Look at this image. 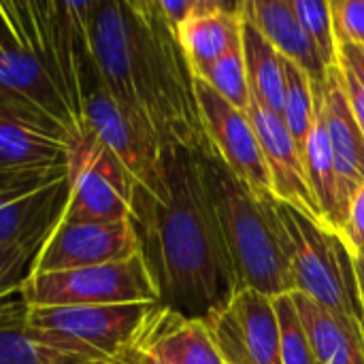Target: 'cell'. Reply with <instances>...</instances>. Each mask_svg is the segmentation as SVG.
<instances>
[{"instance_id": "29", "label": "cell", "mask_w": 364, "mask_h": 364, "mask_svg": "<svg viewBox=\"0 0 364 364\" xmlns=\"http://www.w3.org/2000/svg\"><path fill=\"white\" fill-rule=\"evenodd\" d=\"M339 235L343 237V241L352 254H356L364 245V186H360V190L354 194L350 209H348L346 224Z\"/></svg>"}, {"instance_id": "16", "label": "cell", "mask_w": 364, "mask_h": 364, "mask_svg": "<svg viewBox=\"0 0 364 364\" xmlns=\"http://www.w3.org/2000/svg\"><path fill=\"white\" fill-rule=\"evenodd\" d=\"M320 109L337 166L339 205L346 224L350 203L364 186V134L343 90L339 66L328 70V79L320 87Z\"/></svg>"}, {"instance_id": "24", "label": "cell", "mask_w": 364, "mask_h": 364, "mask_svg": "<svg viewBox=\"0 0 364 364\" xmlns=\"http://www.w3.org/2000/svg\"><path fill=\"white\" fill-rule=\"evenodd\" d=\"M286 70V105H284V122L303 156L309 130L314 126L316 107H314V85L311 79L292 62L284 60Z\"/></svg>"}, {"instance_id": "28", "label": "cell", "mask_w": 364, "mask_h": 364, "mask_svg": "<svg viewBox=\"0 0 364 364\" xmlns=\"http://www.w3.org/2000/svg\"><path fill=\"white\" fill-rule=\"evenodd\" d=\"M337 41L364 49V0H331Z\"/></svg>"}, {"instance_id": "26", "label": "cell", "mask_w": 364, "mask_h": 364, "mask_svg": "<svg viewBox=\"0 0 364 364\" xmlns=\"http://www.w3.org/2000/svg\"><path fill=\"white\" fill-rule=\"evenodd\" d=\"M277 324H279V352L282 364H320L309 335L299 318L294 301L290 294H282L273 299Z\"/></svg>"}, {"instance_id": "20", "label": "cell", "mask_w": 364, "mask_h": 364, "mask_svg": "<svg viewBox=\"0 0 364 364\" xmlns=\"http://www.w3.org/2000/svg\"><path fill=\"white\" fill-rule=\"evenodd\" d=\"M290 296L320 364H364V333L358 326L301 292Z\"/></svg>"}, {"instance_id": "21", "label": "cell", "mask_w": 364, "mask_h": 364, "mask_svg": "<svg viewBox=\"0 0 364 364\" xmlns=\"http://www.w3.org/2000/svg\"><path fill=\"white\" fill-rule=\"evenodd\" d=\"M314 107H316V117L303 149V164L324 224L335 232H341L343 213L339 205V179H337V166H335L331 141L320 109V87H314Z\"/></svg>"}, {"instance_id": "30", "label": "cell", "mask_w": 364, "mask_h": 364, "mask_svg": "<svg viewBox=\"0 0 364 364\" xmlns=\"http://www.w3.org/2000/svg\"><path fill=\"white\" fill-rule=\"evenodd\" d=\"M337 66L350 73L364 94V49L358 45L337 41Z\"/></svg>"}, {"instance_id": "27", "label": "cell", "mask_w": 364, "mask_h": 364, "mask_svg": "<svg viewBox=\"0 0 364 364\" xmlns=\"http://www.w3.org/2000/svg\"><path fill=\"white\" fill-rule=\"evenodd\" d=\"M290 2L301 26L316 43L326 66L328 68L337 66V36H335L331 2L328 0H290Z\"/></svg>"}, {"instance_id": "6", "label": "cell", "mask_w": 364, "mask_h": 364, "mask_svg": "<svg viewBox=\"0 0 364 364\" xmlns=\"http://www.w3.org/2000/svg\"><path fill=\"white\" fill-rule=\"evenodd\" d=\"M26 307H90V305H154L158 286L143 254L128 260L73 271L28 275L21 286Z\"/></svg>"}, {"instance_id": "22", "label": "cell", "mask_w": 364, "mask_h": 364, "mask_svg": "<svg viewBox=\"0 0 364 364\" xmlns=\"http://www.w3.org/2000/svg\"><path fill=\"white\" fill-rule=\"evenodd\" d=\"M243 17V15H241ZM241 45L252 96L273 113H284L286 105V70L284 58L262 36V32L245 17L241 21Z\"/></svg>"}, {"instance_id": "19", "label": "cell", "mask_w": 364, "mask_h": 364, "mask_svg": "<svg viewBox=\"0 0 364 364\" xmlns=\"http://www.w3.org/2000/svg\"><path fill=\"white\" fill-rule=\"evenodd\" d=\"M241 4L198 0L196 13L177 30L192 75H198L241 43Z\"/></svg>"}, {"instance_id": "8", "label": "cell", "mask_w": 364, "mask_h": 364, "mask_svg": "<svg viewBox=\"0 0 364 364\" xmlns=\"http://www.w3.org/2000/svg\"><path fill=\"white\" fill-rule=\"evenodd\" d=\"M134 183L117 158L94 134L73 141L68 166V196L60 220L64 222H126L132 220Z\"/></svg>"}, {"instance_id": "10", "label": "cell", "mask_w": 364, "mask_h": 364, "mask_svg": "<svg viewBox=\"0 0 364 364\" xmlns=\"http://www.w3.org/2000/svg\"><path fill=\"white\" fill-rule=\"evenodd\" d=\"M222 364H282L279 324L273 299L239 290L205 320Z\"/></svg>"}, {"instance_id": "5", "label": "cell", "mask_w": 364, "mask_h": 364, "mask_svg": "<svg viewBox=\"0 0 364 364\" xmlns=\"http://www.w3.org/2000/svg\"><path fill=\"white\" fill-rule=\"evenodd\" d=\"M275 207L286 232V250L296 286L294 292L314 299L364 333V309L354 256L343 237L324 222L286 203L277 200Z\"/></svg>"}, {"instance_id": "25", "label": "cell", "mask_w": 364, "mask_h": 364, "mask_svg": "<svg viewBox=\"0 0 364 364\" xmlns=\"http://www.w3.org/2000/svg\"><path fill=\"white\" fill-rule=\"evenodd\" d=\"M194 77L205 81L211 90H215L224 100H228L239 111H247L250 100H252V92H250V81H247L241 43Z\"/></svg>"}, {"instance_id": "13", "label": "cell", "mask_w": 364, "mask_h": 364, "mask_svg": "<svg viewBox=\"0 0 364 364\" xmlns=\"http://www.w3.org/2000/svg\"><path fill=\"white\" fill-rule=\"evenodd\" d=\"M245 113L254 126V132L258 136V143H260V149L269 168L271 194L279 203H286L299 209L301 213L324 222L320 207L316 203V196L311 192L309 179H307L303 156L284 122V115L269 111L254 96Z\"/></svg>"}, {"instance_id": "2", "label": "cell", "mask_w": 364, "mask_h": 364, "mask_svg": "<svg viewBox=\"0 0 364 364\" xmlns=\"http://www.w3.org/2000/svg\"><path fill=\"white\" fill-rule=\"evenodd\" d=\"M87 41L98 87L139 115L164 147L211 145L194 75L158 2H96Z\"/></svg>"}, {"instance_id": "31", "label": "cell", "mask_w": 364, "mask_h": 364, "mask_svg": "<svg viewBox=\"0 0 364 364\" xmlns=\"http://www.w3.org/2000/svg\"><path fill=\"white\" fill-rule=\"evenodd\" d=\"M158 6L168 26L177 32L196 13L198 0H158Z\"/></svg>"}, {"instance_id": "33", "label": "cell", "mask_w": 364, "mask_h": 364, "mask_svg": "<svg viewBox=\"0 0 364 364\" xmlns=\"http://www.w3.org/2000/svg\"><path fill=\"white\" fill-rule=\"evenodd\" d=\"M352 256H354V271H364V245Z\"/></svg>"}, {"instance_id": "18", "label": "cell", "mask_w": 364, "mask_h": 364, "mask_svg": "<svg viewBox=\"0 0 364 364\" xmlns=\"http://www.w3.org/2000/svg\"><path fill=\"white\" fill-rule=\"evenodd\" d=\"M241 15L262 32L284 60L296 64L314 87L326 83L331 68L301 26L290 0H247L241 4Z\"/></svg>"}, {"instance_id": "23", "label": "cell", "mask_w": 364, "mask_h": 364, "mask_svg": "<svg viewBox=\"0 0 364 364\" xmlns=\"http://www.w3.org/2000/svg\"><path fill=\"white\" fill-rule=\"evenodd\" d=\"M0 364H94L64 354L47 343H43L28 326L26 316L0 324Z\"/></svg>"}, {"instance_id": "11", "label": "cell", "mask_w": 364, "mask_h": 364, "mask_svg": "<svg viewBox=\"0 0 364 364\" xmlns=\"http://www.w3.org/2000/svg\"><path fill=\"white\" fill-rule=\"evenodd\" d=\"M141 252L132 220L126 222H64L55 220L43 241L30 275H47L128 260Z\"/></svg>"}, {"instance_id": "3", "label": "cell", "mask_w": 364, "mask_h": 364, "mask_svg": "<svg viewBox=\"0 0 364 364\" xmlns=\"http://www.w3.org/2000/svg\"><path fill=\"white\" fill-rule=\"evenodd\" d=\"M213 205L237 271L239 290H256L264 296L292 294L296 290L286 250V232L277 215V198L256 192L239 179L213 151L200 149Z\"/></svg>"}, {"instance_id": "15", "label": "cell", "mask_w": 364, "mask_h": 364, "mask_svg": "<svg viewBox=\"0 0 364 364\" xmlns=\"http://www.w3.org/2000/svg\"><path fill=\"white\" fill-rule=\"evenodd\" d=\"M68 196V175L0 188V247L43 245Z\"/></svg>"}, {"instance_id": "12", "label": "cell", "mask_w": 364, "mask_h": 364, "mask_svg": "<svg viewBox=\"0 0 364 364\" xmlns=\"http://www.w3.org/2000/svg\"><path fill=\"white\" fill-rule=\"evenodd\" d=\"M194 96L203 130L222 162L256 192H271L269 168L247 113L232 107L196 77Z\"/></svg>"}, {"instance_id": "9", "label": "cell", "mask_w": 364, "mask_h": 364, "mask_svg": "<svg viewBox=\"0 0 364 364\" xmlns=\"http://www.w3.org/2000/svg\"><path fill=\"white\" fill-rule=\"evenodd\" d=\"M85 128L117 158L130 175L134 190H143L151 196L164 192L162 141L139 115L119 105L102 87H96L87 98Z\"/></svg>"}, {"instance_id": "7", "label": "cell", "mask_w": 364, "mask_h": 364, "mask_svg": "<svg viewBox=\"0 0 364 364\" xmlns=\"http://www.w3.org/2000/svg\"><path fill=\"white\" fill-rule=\"evenodd\" d=\"M154 305L28 307L26 326L43 343L64 354L105 364L134 339Z\"/></svg>"}, {"instance_id": "32", "label": "cell", "mask_w": 364, "mask_h": 364, "mask_svg": "<svg viewBox=\"0 0 364 364\" xmlns=\"http://www.w3.org/2000/svg\"><path fill=\"white\" fill-rule=\"evenodd\" d=\"M105 364H162L151 352L143 350L134 341H130L124 350H119L113 358H109Z\"/></svg>"}, {"instance_id": "4", "label": "cell", "mask_w": 364, "mask_h": 364, "mask_svg": "<svg viewBox=\"0 0 364 364\" xmlns=\"http://www.w3.org/2000/svg\"><path fill=\"white\" fill-rule=\"evenodd\" d=\"M96 2H23L2 4L0 11L17 45L36 58L49 77L70 124L73 141L87 132L85 105L94 75L87 28Z\"/></svg>"}, {"instance_id": "14", "label": "cell", "mask_w": 364, "mask_h": 364, "mask_svg": "<svg viewBox=\"0 0 364 364\" xmlns=\"http://www.w3.org/2000/svg\"><path fill=\"white\" fill-rule=\"evenodd\" d=\"M73 141L0 117V188L68 175Z\"/></svg>"}, {"instance_id": "17", "label": "cell", "mask_w": 364, "mask_h": 364, "mask_svg": "<svg viewBox=\"0 0 364 364\" xmlns=\"http://www.w3.org/2000/svg\"><path fill=\"white\" fill-rule=\"evenodd\" d=\"M132 341L162 364H222L207 324L162 303L149 309Z\"/></svg>"}, {"instance_id": "1", "label": "cell", "mask_w": 364, "mask_h": 364, "mask_svg": "<svg viewBox=\"0 0 364 364\" xmlns=\"http://www.w3.org/2000/svg\"><path fill=\"white\" fill-rule=\"evenodd\" d=\"M132 226L162 305L205 320L239 292L200 149L164 147V192L134 190Z\"/></svg>"}]
</instances>
